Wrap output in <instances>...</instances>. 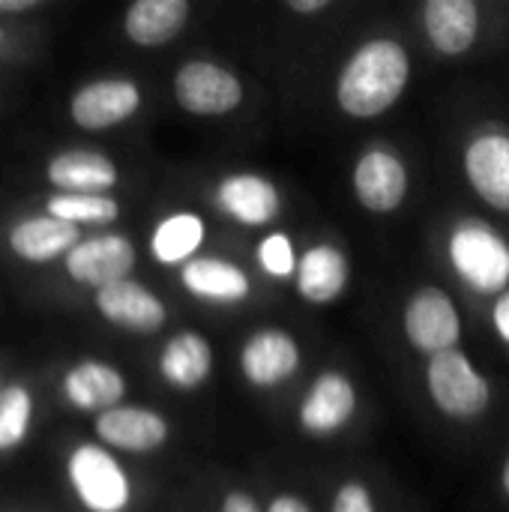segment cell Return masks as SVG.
<instances>
[{
	"mask_svg": "<svg viewBox=\"0 0 509 512\" xmlns=\"http://www.w3.org/2000/svg\"><path fill=\"white\" fill-rule=\"evenodd\" d=\"M411 84V54L393 36H372L360 42L342 63L333 96L342 114L354 120H375L387 114Z\"/></svg>",
	"mask_w": 509,
	"mask_h": 512,
	"instance_id": "obj_1",
	"label": "cell"
},
{
	"mask_svg": "<svg viewBox=\"0 0 509 512\" xmlns=\"http://www.w3.org/2000/svg\"><path fill=\"white\" fill-rule=\"evenodd\" d=\"M447 261L477 297L509 291V240L483 219H459L447 234Z\"/></svg>",
	"mask_w": 509,
	"mask_h": 512,
	"instance_id": "obj_2",
	"label": "cell"
},
{
	"mask_svg": "<svg viewBox=\"0 0 509 512\" xmlns=\"http://www.w3.org/2000/svg\"><path fill=\"white\" fill-rule=\"evenodd\" d=\"M426 393L432 405L453 423H474L492 405V384L462 351H444L426 363Z\"/></svg>",
	"mask_w": 509,
	"mask_h": 512,
	"instance_id": "obj_3",
	"label": "cell"
},
{
	"mask_svg": "<svg viewBox=\"0 0 509 512\" xmlns=\"http://www.w3.org/2000/svg\"><path fill=\"white\" fill-rule=\"evenodd\" d=\"M66 480L87 512H126L132 507V480L102 444H78L66 459Z\"/></svg>",
	"mask_w": 509,
	"mask_h": 512,
	"instance_id": "obj_4",
	"label": "cell"
},
{
	"mask_svg": "<svg viewBox=\"0 0 509 512\" xmlns=\"http://www.w3.org/2000/svg\"><path fill=\"white\" fill-rule=\"evenodd\" d=\"M402 333L408 345L426 357L459 348L465 324L456 300L438 285H420L402 309Z\"/></svg>",
	"mask_w": 509,
	"mask_h": 512,
	"instance_id": "obj_5",
	"label": "cell"
},
{
	"mask_svg": "<svg viewBox=\"0 0 509 512\" xmlns=\"http://www.w3.org/2000/svg\"><path fill=\"white\" fill-rule=\"evenodd\" d=\"M174 99L186 114L225 117L243 105V81L216 60H186L174 72Z\"/></svg>",
	"mask_w": 509,
	"mask_h": 512,
	"instance_id": "obj_6",
	"label": "cell"
},
{
	"mask_svg": "<svg viewBox=\"0 0 509 512\" xmlns=\"http://www.w3.org/2000/svg\"><path fill=\"white\" fill-rule=\"evenodd\" d=\"M357 408L360 393L351 375H345L342 369H324L312 378L300 399L297 426L306 438H333L357 417Z\"/></svg>",
	"mask_w": 509,
	"mask_h": 512,
	"instance_id": "obj_7",
	"label": "cell"
},
{
	"mask_svg": "<svg viewBox=\"0 0 509 512\" xmlns=\"http://www.w3.org/2000/svg\"><path fill=\"white\" fill-rule=\"evenodd\" d=\"M351 189H354L357 204L366 213L390 216L408 198V189H411L408 165L387 144L366 147L351 168Z\"/></svg>",
	"mask_w": 509,
	"mask_h": 512,
	"instance_id": "obj_8",
	"label": "cell"
},
{
	"mask_svg": "<svg viewBox=\"0 0 509 512\" xmlns=\"http://www.w3.org/2000/svg\"><path fill=\"white\" fill-rule=\"evenodd\" d=\"M303 363L300 342L285 327H261L237 351V369L252 390L285 387Z\"/></svg>",
	"mask_w": 509,
	"mask_h": 512,
	"instance_id": "obj_9",
	"label": "cell"
},
{
	"mask_svg": "<svg viewBox=\"0 0 509 512\" xmlns=\"http://www.w3.org/2000/svg\"><path fill=\"white\" fill-rule=\"evenodd\" d=\"M213 207L240 228H270L282 216L279 186L258 171H231L213 186Z\"/></svg>",
	"mask_w": 509,
	"mask_h": 512,
	"instance_id": "obj_10",
	"label": "cell"
},
{
	"mask_svg": "<svg viewBox=\"0 0 509 512\" xmlns=\"http://www.w3.org/2000/svg\"><path fill=\"white\" fill-rule=\"evenodd\" d=\"M462 171L471 192L492 210L509 213V132L480 129L462 153Z\"/></svg>",
	"mask_w": 509,
	"mask_h": 512,
	"instance_id": "obj_11",
	"label": "cell"
},
{
	"mask_svg": "<svg viewBox=\"0 0 509 512\" xmlns=\"http://www.w3.org/2000/svg\"><path fill=\"white\" fill-rule=\"evenodd\" d=\"M135 246L126 234H96L81 240L66 258V273L69 279H75L78 285L87 288H105L123 279H132L135 270Z\"/></svg>",
	"mask_w": 509,
	"mask_h": 512,
	"instance_id": "obj_12",
	"label": "cell"
},
{
	"mask_svg": "<svg viewBox=\"0 0 509 512\" xmlns=\"http://www.w3.org/2000/svg\"><path fill=\"white\" fill-rule=\"evenodd\" d=\"M141 108V87L129 78H99L78 87L69 99V114L78 129L105 132L126 123Z\"/></svg>",
	"mask_w": 509,
	"mask_h": 512,
	"instance_id": "obj_13",
	"label": "cell"
},
{
	"mask_svg": "<svg viewBox=\"0 0 509 512\" xmlns=\"http://www.w3.org/2000/svg\"><path fill=\"white\" fill-rule=\"evenodd\" d=\"M96 438L102 447L111 453H156L168 444L171 438V423L144 405H117L105 414L96 417Z\"/></svg>",
	"mask_w": 509,
	"mask_h": 512,
	"instance_id": "obj_14",
	"label": "cell"
},
{
	"mask_svg": "<svg viewBox=\"0 0 509 512\" xmlns=\"http://www.w3.org/2000/svg\"><path fill=\"white\" fill-rule=\"evenodd\" d=\"M93 303H96V312L108 324L126 333H138V336H153L168 321L165 303L138 279H123V282L99 288Z\"/></svg>",
	"mask_w": 509,
	"mask_h": 512,
	"instance_id": "obj_15",
	"label": "cell"
},
{
	"mask_svg": "<svg viewBox=\"0 0 509 512\" xmlns=\"http://www.w3.org/2000/svg\"><path fill=\"white\" fill-rule=\"evenodd\" d=\"M348 282H351V264H348V255L336 243L321 240L300 252L294 291L303 303L330 306L348 291Z\"/></svg>",
	"mask_w": 509,
	"mask_h": 512,
	"instance_id": "obj_16",
	"label": "cell"
},
{
	"mask_svg": "<svg viewBox=\"0 0 509 512\" xmlns=\"http://www.w3.org/2000/svg\"><path fill=\"white\" fill-rule=\"evenodd\" d=\"M180 285L189 297L210 306H240L252 297L249 273L219 255H198L180 267Z\"/></svg>",
	"mask_w": 509,
	"mask_h": 512,
	"instance_id": "obj_17",
	"label": "cell"
},
{
	"mask_svg": "<svg viewBox=\"0 0 509 512\" xmlns=\"http://www.w3.org/2000/svg\"><path fill=\"white\" fill-rule=\"evenodd\" d=\"M60 393L78 414H105L117 405H123L126 396V378L111 363H102L96 357L78 360L60 381Z\"/></svg>",
	"mask_w": 509,
	"mask_h": 512,
	"instance_id": "obj_18",
	"label": "cell"
},
{
	"mask_svg": "<svg viewBox=\"0 0 509 512\" xmlns=\"http://www.w3.org/2000/svg\"><path fill=\"white\" fill-rule=\"evenodd\" d=\"M420 15L429 45L444 57H462L480 39L477 0H429Z\"/></svg>",
	"mask_w": 509,
	"mask_h": 512,
	"instance_id": "obj_19",
	"label": "cell"
},
{
	"mask_svg": "<svg viewBox=\"0 0 509 512\" xmlns=\"http://www.w3.org/2000/svg\"><path fill=\"white\" fill-rule=\"evenodd\" d=\"M213 366L216 354L201 330H180L159 351V375L177 393L201 390L210 381Z\"/></svg>",
	"mask_w": 509,
	"mask_h": 512,
	"instance_id": "obj_20",
	"label": "cell"
},
{
	"mask_svg": "<svg viewBox=\"0 0 509 512\" xmlns=\"http://www.w3.org/2000/svg\"><path fill=\"white\" fill-rule=\"evenodd\" d=\"M45 174L63 195H105L120 180L117 165L96 150H63L48 162Z\"/></svg>",
	"mask_w": 509,
	"mask_h": 512,
	"instance_id": "obj_21",
	"label": "cell"
},
{
	"mask_svg": "<svg viewBox=\"0 0 509 512\" xmlns=\"http://www.w3.org/2000/svg\"><path fill=\"white\" fill-rule=\"evenodd\" d=\"M81 243V228L54 219L48 213L27 216L9 228V249L27 264H45L54 258H66Z\"/></svg>",
	"mask_w": 509,
	"mask_h": 512,
	"instance_id": "obj_22",
	"label": "cell"
},
{
	"mask_svg": "<svg viewBox=\"0 0 509 512\" xmlns=\"http://www.w3.org/2000/svg\"><path fill=\"white\" fill-rule=\"evenodd\" d=\"M189 15L186 0H135L123 15V33L141 48H159L183 33Z\"/></svg>",
	"mask_w": 509,
	"mask_h": 512,
	"instance_id": "obj_23",
	"label": "cell"
},
{
	"mask_svg": "<svg viewBox=\"0 0 509 512\" xmlns=\"http://www.w3.org/2000/svg\"><path fill=\"white\" fill-rule=\"evenodd\" d=\"M207 240V222L195 210L165 213L150 231V255L159 267H186Z\"/></svg>",
	"mask_w": 509,
	"mask_h": 512,
	"instance_id": "obj_24",
	"label": "cell"
},
{
	"mask_svg": "<svg viewBox=\"0 0 509 512\" xmlns=\"http://www.w3.org/2000/svg\"><path fill=\"white\" fill-rule=\"evenodd\" d=\"M45 213L63 219L75 228L81 225H111L120 216V204L111 195H51L45 201Z\"/></svg>",
	"mask_w": 509,
	"mask_h": 512,
	"instance_id": "obj_25",
	"label": "cell"
},
{
	"mask_svg": "<svg viewBox=\"0 0 509 512\" xmlns=\"http://www.w3.org/2000/svg\"><path fill=\"white\" fill-rule=\"evenodd\" d=\"M33 423V396L21 384H9L0 393V453L24 444Z\"/></svg>",
	"mask_w": 509,
	"mask_h": 512,
	"instance_id": "obj_26",
	"label": "cell"
},
{
	"mask_svg": "<svg viewBox=\"0 0 509 512\" xmlns=\"http://www.w3.org/2000/svg\"><path fill=\"white\" fill-rule=\"evenodd\" d=\"M255 264L273 282H294V273H297V264H300V252L294 246V237L288 231H282V228L267 231L255 243Z\"/></svg>",
	"mask_w": 509,
	"mask_h": 512,
	"instance_id": "obj_27",
	"label": "cell"
},
{
	"mask_svg": "<svg viewBox=\"0 0 509 512\" xmlns=\"http://www.w3.org/2000/svg\"><path fill=\"white\" fill-rule=\"evenodd\" d=\"M330 512H378V504H375L372 489L363 480L351 477L333 492Z\"/></svg>",
	"mask_w": 509,
	"mask_h": 512,
	"instance_id": "obj_28",
	"label": "cell"
},
{
	"mask_svg": "<svg viewBox=\"0 0 509 512\" xmlns=\"http://www.w3.org/2000/svg\"><path fill=\"white\" fill-rule=\"evenodd\" d=\"M219 512H264V510H261V504L255 501V495H252V492H246V489H231V492H225V498H222V504H219Z\"/></svg>",
	"mask_w": 509,
	"mask_h": 512,
	"instance_id": "obj_29",
	"label": "cell"
},
{
	"mask_svg": "<svg viewBox=\"0 0 509 512\" xmlns=\"http://www.w3.org/2000/svg\"><path fill=\"white\" fill-rule=\"evenodd\" d=\"M492 327H495L498 339L509 348V291L498 294L492 303Z\"/></svg>",
	"mask_w": 509,
	"mask_h": 512,
	"instance_id": "obj_30",
	"label": "cell"
},
{
	"mask_svg": "<svg viewBox=\"0 0 509 512\" xmlns=\"http://www.w3.org/2000/svg\"><path fill=\"white\" fill-rule=\"evenodd\" d=\"M264 512H312V507H309V501H306L303 495H297V492H279V495L270 498V504H267V510Z\"/></svg>",
	"mask_w": 509,
	"mask_h": 512,
	"instance_id": "obj_31",
	"label": "cell"
},
{
	"mask_svg": "<svg viewBox=\"0 0 509 512\" xmlns=\"http://www.w3.org/2000/svg\"><path fill=\"white\" fill-rule=\"evenodd\" d=\"M285 9L294 15H321L327 9H333V0H285Z\"/></svg>",
	"mask_w": 509,
	"mask_h": 512,
	"instance_id": "obj_32",
	"label": "cell"
},
{
	"mask_svg": "<svg viewBox=\"0 0 509 512\" xmlns=\"http://www.w3.org/2000/svg\"><path fill=\"white\" fill-rule=\"evenodd\" d=\"M42 0H0V15H18V12H30L36 9Z\"/></svg>",
	"mask_w": 509,
	"mask_h": 512,
	"instance_id": "obj_33",
	"label": "cell"
},
{
	"mask_svg": "<svg viewBox=\"0 0 509 512\" xmlns=\"http://www.w3.org/2000/svg\"><path fill=\"white\" fill-rule=\"evenodd\" d=\"M501 492H504V498H509V456L501 465Z\"/></svg>",
	"mask_w": 509,
	"mask_h": 512,
	"instance_id": "obj_34",
	"label": "cell"
},
{
	"mask_svg": "<svg viewBox=\"0 0 509 512\" xmlns=\"http://www.w3.org/2000/svg\"><path fill=\"white\" fill-rule=\"evenodd\" d=\"M0 42H3V27H0Z\"/></svg>",
	"mask_w": 509,
	"mask_h": 512,
	"instance_id": "obj_35",
	"label": "cell"
},
{
	"mask_svg": "<svg viewBox=\"0 0 509 512\" xmlns=\"http://www.w3.org/2000/svg\"><path fill=\"white\" fill-rule=\"evenodd\" d=\"M0 393H3V387H0Z\"/></svg>",
	"mask_w": 509,
	"mask_h": 512,
	"instance_id": "obj_36",
	"label": "cell"
}]
</instances>
